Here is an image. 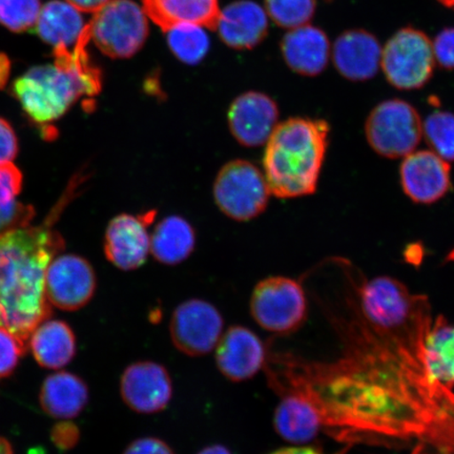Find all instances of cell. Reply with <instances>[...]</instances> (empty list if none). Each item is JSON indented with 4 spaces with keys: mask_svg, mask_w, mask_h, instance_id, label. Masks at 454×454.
Instances as JSON below:
<instances>
[{
    "mask_svg": "<svg viewBox=\"0 0 454 454\" xmlns=\"http://www.w3.org/2000/svg\"><path fill=\"white\" fill-rule=\"evenodd\" d=\"M344 329L342 359L308 364L286 355L282 390L308 397L323 426L419 442L418 454H454V394L426 368L424 340L433 321L429 302L407 320L378 325L359 312Z\"/></svg>",
    "mask_w": 454,
    "mask_h": 454,
    "instance_id": "cell-1",
    "label": "cell"
},
{
    "mask_svg": "<svg viewBox=\"0 0 454 454\" xmlns=\"http://www.w3.org/2000/svg\"><path fill=\"white\" fill-rule=\"evenodd\" d=\"M67 194L43 223L0 237V327L27 348L32 333L53 315L45 296V274L56 254L64 249V240L53 224L69 200Z\"/></svg>",
    "mask_w": 454,
    "mask_h": 454,
    "instance_id": "cell-2",
    "label": "cell"
},
{
    "mask_svg": "<svg viewBox=\"0 0 454 454\" xmlns=\"http://www.w3.org/2000/svg\"><path fill=\"white\" fill-rule=\"evenodd\" d=\"M90 39L87 25L73 53L55 49L53 64L34 67L14 82L17 99L34 121L53 122L79 99L99 93L100 73L90 66L85 52Z\"/></svg>",
    "mask_w": 454,
    "mask_h": 454,
    "instance_id": "cell-3",
    "label": "cell"
},
{
    "mask_svg": "<svg viewBox=\"0 0 454 454\" xmlns=\"http://www.w3.org/2000/svg\"><path fill=\"white\" fill-rule=\"evenodd\" d=\"M322 119L291 118L278 123L266 142L264 176L271 195L291 199L317 191L329 145Z\"/></svg>",
    "mask_w": 454,
    "mask_h": 454,
    "instance_id": "cell-4",
    "label": "cell"
},
{
    "mask_svg": "<svg viewBox=\"0 0 454 454\" xmlns=\"http://www.w3.org/2000/svg\"><path fill=\"white\" fill-rule=\"evenodd\" d=\"M89 27L96 47L115 59L139 52L149 35L145 10L132 0H110L94 14Z\"/></svg>",
    "mask_w": 454,
    "mask_h": 454,
    "instance_id": "cell-5",
    "label": "cell"
},
{
    "mask_svg": "<svg viewBox=\"0 0 454 454\" xmlns=\"http://www.w3.org/2000/svg\"><path fill=\"white\" fill-rule=\"evenodd\" d=\"M365 135L372 149L385 158H404L423 137V121L416 107L402 99L381 102L369 114Z\"/></svg>",
    "mask_w": 454,
    "mask_h": 454,
    "instance_id": "cell-6",
    "label": "cell"
},
{
    "mask_svg": "<svg viewBox=\"0 0 454 454\" xmlns=\"http://www.w3.org/2000/svg\"><path fill=\"white\" fill-rule=\"evenodd\" d=\"M254 320L266 332H296L308 316V301L301 284L287 277H270L255 286L251 299Z\"/></svg>",
    "mask_w": 454,
    "mask_h": 454,
    "instance_id": "cell-7",
    "label": "cell"
},
{
    "mask_svg": "<svg viewBox=\"0 0 454 454\" xmlns=\"http://www.w3.org/2000/svg\"><path fill=\"white\" fill-rule=\"evenodd\" d=\"M434 66L433 41L418 28H401L382 48V70L396 89L423 88L433 77Z\"/></svg>",
    "mask_w": 454,
    "mask_h": 454,
    "instance_id": "cell-8",
    "label": "cell"
},
{
    "mask_svg": "<svg viewBox=\"0 0 454 454\" xmlns=\"http://www.w3.org/2000/svg\"><path fill=\"white\" fill-rule=\"evenodd\" d=\"M271 195L263 172L247 160L226 163L214 184V198L220 211L236 221L258 217Z\"/></svg>",
    "mask_w": 454,
    "mask_h": 454,
    "instance_id": "cell-9",
    "label": "cell"
},
{
    "mask_svg": "<svg viewBox=\"0 0 454 454\" xmlns=\"http://www.w3.org/2000/svg\"><path fill=\"white\" fill-rule=\"evenodd\" d=\"M220 311L200 299L187 300L177 306L170 317L169 334L176 348L190 356L212 353L223 333Z\"/></svg>",
    "mask_w": 454,
    "mask_h": 454,
    "instance_id": "cell-10",
    "label": "cell"
},
{
    "mask_svg": "<svg viewBox=\"0 0 454 454\" xmlns=\"http://www.w3.org/2000/svg\"><path fill=\"white\" fill-rule=\"evenodd\" d=\"M98 279L87 260L61 254L50 263L45 274V296L51 305L66 311L84 308L94 297Z\"/></svg>",
    "mask_w": 454,
    "mask_h": 454,
    "instance_id": "cell-11",
    "label": "cell"
},
{
    "mask_svg": "<svg viewBox=\"0 0 454 454\" xmlns=\"http://www.w3.org/2000/svg\"><path fill=\"white\" fill-rule=\"evenodd\" d=\"M121 395L130 411L141 414L161 412L173 397L172 378L159 363L136 362L122 373Z\"/></svg>",
    "mask_w": 454,
    "mask_h": 454,
    "instance_id": "cell-12",
    "label": "cell"
},
{
    "mask_svg": "<svg viewBox=\"0 0 454 454\" xmlns=\"http://www.w3.org/2000/svg\"><path fill=\"white\" fill-rule=\"evenodd\" d=\"M400 181L413 202L433 204L450 190V164L431 150L414 151L401 163Z\"/></svg>",
    "mask_w": 454,
    "mask_h": 454,
    "instance_id": "cell-13",
    "label": "cell"
},
{
    "mask_svg": "<svg viewBox=\"0 0 454 454\" xmlns=\"http://www.w3.org/2000/svg\"><path fill=\"white\" fill-rule=\"evenodd\" d=\"M219 372L232 382L253 379L264 367L268 350L251 329L231 326L221 336L215 348Z\"/></svg>",
    "mask_w": 454,
    "mask_h": 454,
    "instance_id": "cell-14",
    "label": "cell"
},
{
    "mask_svg": "<svg viewBox=\"0 0 454 454\" xmlns=\"http://www.w3.org/2000/svg\"><path fill=\"white\" fill-rule=\"evenodd\" d=\"M149 215L122 214L107 226L105 237V254L107 260L121 270H135L144 265L151 253V235L147 231Z\"/></svg>",
    "mask_w": 454,
    "mask_h": 454,
    "instance_id": "cell-15",
    "label": "cell"
},
{
    "mask_svg": "<svg viewBox=\"0 0 454 454\" xmlns=\"http://www.w3.org/2000/svg\"><path fill=\"white\" fill-rule=\"evenodd\" d=\"M279 109L274 99L260 92H247L237 98L229 110L232 136L244 146L266 145L278 126Z\"/></svg>",
    "mask_w": 454,
    "mask_h": 454,
    "instance_id": "cell-16",
    "label": "cell"
},
{
    "mask_svg": "<svg viewBox=\"0 0 454 454\" xmlns=\"http://www.w3.org/2000/svg\"><path fill=\"white\" fill-rule=\"evenodd\" d=\"M382 47L376 36L361 28L346 31L332 48L334 67L351 82H366L381 67Z\"/></svg>",
    "mask_w": 454,
    "mask_h": 454,
    "instance_id": "cell-17",
    "label": "cell"
},
{
    "mask_svg": "<svg viewBox=\"0 0 454 454\" xmlns=\"http://www.w3.org/2000/svg\"><path fill=\"white\" fill-rule=\"evenodd\" d=\"M281 51L288 67L308 77L320 75L332 57L326 33L309 24L288 30L282 39Z\"/></svg>",
    "mask_w": 454,
    "mask_h": 454,
    "instance_id": "cell-18",
    "label": "cell"
},
{
    "mask_svg": "<svg viewBox=\"0 0 454 454\" xmlns=\"http://www.w3.org/2000/svg\"><path fill=\"white\" fill-rule=\"evenodd\" d=\"M215 30L229 47L251 50L268 35L269 15L258 4L240 0L220 10Z\"/></svg>",
    "mask_w": 454,
    "mask_h": 454,
    "instance_id": "cell-19",
    "label": "cell"
},
{
    "mask_svg": "<svg viewBox=\"0 0 454 454\" xmlns=\"http://www.w3.org/2000/svg\"><path fill=\"white\" fill-rule=\"evenodd\" d=\"M281 401L274 414L277 434L293 444H305L314 440L323 427V419L308 397L286 391L279 394Z\"/></svg>",
    "mask_w": 454,
    "mask_h": 454,
    "instance_id": "cell-20",
    "label": "cell"
},
{
    "mask_svg": "<svg viewBox=\"0 0 454 454\" xmlns=\"http://www.w3.org/2000/svg\"><path fill=\"white\" fill-rule=\"evenodd\" d=\"M147 17L164 32L181 25H196L215 30L219 0H142Z\"/></svg>",
    "mask_w": 454,
    "mask_h": 454,
    "instance_id": "cell-21",
    "label": "cell"
},
{
    "mask_svg": "<svg viewBox=\"0 0 454 454\" xmlns=\"http://www.w3.org/2000/svg\"><path fill=\"white\" fill-rule=\"evenodd\" d=\"M87 383L76 374L59 372L44 380L41 404L49 416L69 419L81 414L89 402Z\"/></svg>",
    "mask_w": 454,
    "mask_h": 454,
    "instance_id": "cell-22",
    "label": "cell"
},
{
    "mask_svg": "<svg viewBox=\"0 0 454 454\" xmlns=\"http://www.w3.org/2000/svg\"><path fill=\"white\" fill-rule=\"evenodd\" d=\"M28 348L39 365L47 369L67 366L76 355V337L67 323L47 320L28 339Z\"/></svg>",
    "mask_w": 454,
    "mask_h": 454,
    "instance_id": "cell-23",
    "label": "cell"
},
{
    "mask_svg": "<svg viewBox=\"0 0 454 454\" xmlns=\"http://www.w3.org/2000/svg\"><path fill=\"white\" fill-rule=\"evenodd\" d=\"M35 27L44 43L54 49H69L81 41L87 25L81 11L71 4L52 0L42 7Z\"/></svg>",
    "mask_w": 454,
    "mask_h": 454,
    "instance_id": "cell-24",
    "label": "cell"
},
{
    "mask_svg": "<svg viewBox=\"0 0 454 454\" xmlns=\"http://www.w3.org/2000/svg\"><path fill=\"white\" fill-rule=\"evenodd\" d=\"M196 235L192 226L179 215L164 218L151 236V253L158 262L177 265L194 251Z\"/></svg>",
    "mask_w": 454,
    "mask_h": 454,
    "instance_id": "cell-25",
    "label": "cell"
},
{
    "mask_svg": "<svg viewBox=\"0 0 454 454\" xmlns=\"http://www.w3.org/2000/svg\"><path fill=\"white\" fill-rule=\"evenodd\" d=\"M426 368L434 381L452 389L454 386V326L436 319L424 340Z\"/></svg>",
    "mask_w": 454,
    "mask_h": 454,
    "instance_id": "cell-26",
    "label": "cell"
},
{
    "mask_svg": "<svg viewBox=\"0 0 454 454\" xmlns=\"http://www.w3.org/2000/svg\"><path fill=\"white\" fill-rule=\"evenodd\" d=\"M22 175L12 162L0 164V237L31 225L35 209L19 200Z\"/></svg>",
    "mask_w": 454,
    "mask_h": 454,
    "instance_id": "cell-27",
    "label": "cell"
},
{
    "mask_svg": "<svg viewBox=\"0 0 454 454\" xmlns=\"http://www.w3.org/2000/svg\"><path fill=\"white\" fill-rule=\"evenodd\" d=\"M167 33L169 50L184 64L197 65L207 56L209 38L203 27L181 25L169 28Z\"/></svg>",
    "mask_w": 454,
    "mask_h": 454,
    "instance_id": "cell-28",
    "label": "cell"
},
{
    "mask_svg": "<svg viewBox=\"0 0 454 454\" xmlns=\"http://www.w3.org/2000/svg\"><path fill=\"white\" fill-rule=\"evenodd\" d=\"M423 136L431 151L447 162L454 161V114L436 111L423 122Z\"/></svg>",
    "mask_w": 454,
    "mask_h": 454,
    "instance_id": "cell-29",
    "label": "cell"
},
{
    "mask_svg": "<svg viewBox=\"0 0 454 454\" xmlns=\"http://www.w3.org/2000/svg\"><path fill=\"white\" fill-rule=\"evenodd\" d=\"M317 9V0H265L270 20L287 30L309 24Z\"/></svg>",
    "mask_w": 454,
    "mask_h": 454,
    "instance_id": "cell-30",
    "label": "cell"
},
{
    "mask_svg": "<svg viewBox=\"0 0 454 454\" xmlns=\"http://www.w3.org/2000/svg\"><path fill=\"white\" fill-rule=\"evenodd\" d=\"M41 0H0V24L16 33L36 26Z\"/></svg>",
    "mask_w": 454,
    "mask_h": 454,
    "instance_id": "cell-31",
    "label": "cell"
},
{
    "mask_svg": "<svg viewBox=\"0 0 454 454\" xmlns=\"http://www.w3.org/2000/svg\"><path fill=\"white\" fill-rule=\"evenodd\" d=\"M28 348L7 329L0 327V379L8 378L15 372L20 357Z\"/></svg>",
    "mask_w": 454,
    "mask_h": 454,
    "instance_id": "cell-32",
    "label": "cell"
},
{
    "mask_svg": "<svg viewBox=\"0 0 454 454\" xmlns=\"http://www.w3.org/2000/svg\"><path fill=\"white\" fill-rule=\"evenodd\" d=\"M435 62L446 70H454V27H446L433 42Z\"/></svg>",
    "mask_w": 454,
    "mask_h": 454,
    "instance_id": "cell-33",
    "label": "cell"
},
{
    "mask_svg": "<svg viewBox=\"0 0 454 454\" xmlns=\"http://www.w3.org/2000/svg\"><path fill=\"white\" fill-rule=\"evenodd\" d=\"M51 439L60 450H70L78 444L81 433L77 426L69 421L57 423L51 431Z\"/></svg>",
    "mask_w": 454,
    "mask_h": 454,
    "instance_id": "cell-34",
    "label": "cell"
},
{
    "mask_svg": "<svg viewBox=\"0 0 454 454\" xmlns=\"http://www.w3.org/2000/svg\"><path fill=\"white\" fill-rule=\"evenodd\" d=\"M19 152V142L11 124L0 118V164L12 162Z\"/></svg>",
    "mask_w": 454,
    "mask_h": 454,
    "instance_id": "cell-35",
    "label": "cell"
},
{
    "mask_svg": "<svg viewBox=\"0 0 454 454\" xmlns=\"http://www.w3.org/2000/svg\"><path fill=\"white\" fill-rule=\"evenodd\" d=\"M122 454H175L166 442L152 438H140L133 441Z\"/></svg>",
    "mask_w": 454,
    "mask_h": 454,
    "instance_id": "cell-36",
    "label": "cell"
},
{
    "mask_svg": "<svg viewBox=\"0 0 454 454\" xmlns=\"http://www.w3.org/2000/svg\"><path fill=\"white\" fill-rule=\"evenodd\" d=\"M66 2L71 4L81 12L95 14L104 8L110 0H66Z\"/></svg>",
    "mask_w": 454,
    "mask_h": 454,
    "instance_id": "cell-37",
    "label": "cell"
},
{
    "mask_svg": "<svg viewBox=\"0 0 454 454\" xmlns=\"http://www.w3.org/2000/svg\"><path fill=\"white\" fill-rule=\"evenodd\" d=\"M270 454H321L319 451L314 450V448L310 447H287L282 448V450H276Z\"/></svg>",
    "mask_w": 454,
    "mask_h": 454,
    "instance_id": "cell-38",
    "label": "cell"
},
{
    "mask_svg": "<svg viewBox=\"0 0 454 454\" xmlns=\"http://www.w3.org/2000/svg\"><path fill=\"white\" fill-rule=\"evenodd\" d=\"M10 71L9 60L4 56H0V88H4L7 83Z\"/></svg>",
    "mask_w": 454,
    "mask_h": 454,
    "instance_id": "cell-39",
    "label": "cell"
},
{
    "mask_svg": "<svg viewBox=\"0 0 454 454\" xmlns=\"http://www.w3.org/2000/svg\"><path fill=\"white\" fill-rule=\"evenodd\" d=\"M198 454H231V452L223 445H212L203 448Z\"/></svg>",
    "mask_w": 454,
    "mask_h": 454,
    "instance_id": "cell-40",
    "label": "cell"
},
{
    "mask_svg": "<svg viewBox=\"0 0 454 454\" xmlns=\"http://www.w3.org/2000/svg\"><path fill=\"white\" fill-rule=\"evenodd\" d=\"M0 454H14L12 445L3 436H0Z\"/></svg>",
    "mask_w": 454,
    "mask_h": 454,
    "instance_id": "cell-41",
    "label": "cell"
},
{
    "mask_svg": "<svg viewBox=\"0 0 454 454\" xmlns=\"http://www.w3.org/2000/svg\"><path fill=\"white\" fill-rule=\"evenodd\" d=\"M444 7L454 10V0H438Z\"/></svg>",
    "mask_w": 454,
    "mask_h": 454,
    "instance_id": "cell-42",
    "label": "cell"
}]
</instances>
